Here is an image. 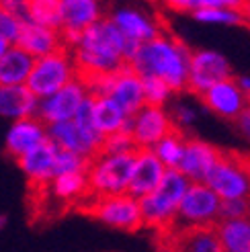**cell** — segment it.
<instances>
[{
  "label": "cell",
  "instance_id": "42",
  "mask_svg": "<svg viewBox=\"0 0 250 252\" xmlns=\"http://www.w3.org/2000/svg\"><path fill=\"white\" fill-rule=\"evenodd\" d=\"M248 203H250V201H248Z\"/></svg>",
  "mask_w": 250,
  "mask_h": 252
},
{
  "label": "cell",
  "instance_id": "16",
  "mask_svg": "<svg viewBox=\"0 0 250 252\" xmlns=\"http://www.w3.org/2000/svg\"><path fill=\"white\" fill-rule=\"evenodd\" d=\"M201 103L211 113H216L218 117L238 119L244 113V109L248 107L250 98L240 91L238 82L234 78H230V80H223V82L216 84L214 88H209L205 94H201Z\"/></svg>",
  "mask_w": 250,
  "mask_h": 252
},
{
  "label": "cell",
  "instance_id": "4",
  "mask_svg": "<svg viewBox=\"0 0 250 252\" xmlns=\"http://www.w3.org/2000/svg\"><path fill=\"white\" fill-rule=\"evenodd\" d=\"M49 140H52L60 150L74 152L86 160H94L103 152L105 135L98 133L93 121V96L86 98V103L78 111L74 121H66L60 125L47 127Z\"/></svg>",
  "mask_w": 250,
  "mask_h": 252
},
{
  "label": "cell",
  "instance_id": "17",
  "mask_svg": "<svg viewBox=\"0 0 250 252\" xmlns=\"http://www.w3.org/2000/svg\"><path fill=\"white\" fill-rule=\"evenodd\" d=\"M164 174H166V166L158 160L154 150H137L127 193L142 201L144 197L156 191L162 179H164Z\"/></svg>",
  "mask_w": 250,
  "mask_h": 252
},
{
  "label": "cell",
  "instance_id": "2",
  "mask_svg": "<svg viewBox=\"0 0 250 252\" xmlns=\"http://www.w3.org/2000/svg\"><path fill=\"white\" fill-rule=\"evenodd\" d=\"M191 56L193 52L181 39L168 33H160L156 39L140 47L129 66L142 78H160L174 93H179L189 86Z\"/></svg>",
  "mask_w": 250,
  "mask_h": 252
},
{
  "label": "cell",
  "instance_id": "5",
  "mask_svg": "<svg viewBox=\"0 0 250 252\" xmlns=\"http://www.w3.org/2000/svg\"><path fill=\"white\" fill-rule=\"evenodd\" d=\"M135 154H98L89 164V187L93 199L127 195Z\"/></svg>",
  "mask_w": 250,
  "mask_h": 252
},
{
  "label": "cell",
  "instance_id": "37",
  "mask_svg": "<svg viewBox=\"0 0 250 252\" xmlns=\"http://www.w3.org/2000/svg\"><path fill=\"white\" fill-rule=\"evenodd\" d=\"M236 123H238V129H240V133L246 137V140L250 142V103H248V107L244 109V113L242 115L236 119Z\"/></svg>",
  "mask_w": 250,
  "mask_h": 252
},
{
  "label": "cell",
  "instance_id": "40",
  "mask_svg": "<svg viewBox=\"0 0 250 252\" xmlns=\"http://www.w3.org/2000/svg\"><path fill=\"white\" fill-rule=\"evenodd\" d=\"M8 49H10V43H6L2 37H0V58H2V56L8 52Z\"/></svg>",
  "mask_w": 250,
  "mask_h": 252
},
{
  "label": "cell",
  "instance_id": "28",
  "mask_svg": "<svg viewBox=\"0 0 250 252\" xmlns=\"http://www.w3.org/2000/svg\"><path fill=\"white\" fill-rule=\"evenodd\" d=\"M185 148H187V137L179 129H174L154 148V154L166 166V170H179L185 156Z\"/></svg>",
  "mask_w": 250,
  "mask_h": 252
},
{
  "label": "cell",
  "instance_id": "41",
  "mask_svg": "<svg viewBox=\"0 0 250 252\" xmlns=\"http://www.w3.org/2000/svg\"><path fill=\"white\" fill-rule=\"evenodd\" d=\"M4 225H6V218H4V216H0V230H2Z\"/></svg>",
  "mask_w": 250,
  "mask_h": 252
},
{
  "label": "cell",
  "instance_id": "23",
  "mask_svg": "<svg viewBox=\"0 0 250 252\" xmlns=\"http://www.w3.org/2000/svg\"><path fill=\"white\" fill-rule=\"evenodd\" d=\"M62 12V31L84 33L105 15L96 0H60Z\"/></svg>",
  "mask_w": 250,
  "mask_h": 252
},
{
  "label": "cell",
  "instance_id": "35",
  "mask_svg": "<svg viewBox=\"0 0 250 252\" xmlns=\"http://www.w3.org/2000/svg\"><path fill=\"white\" fill-rule=\"evenodd\" d=\"M244 218H250V203L246 199L221 201L219 221H234V220H244Z\"/></svg>",
  "mask_w": 250,
  "mask_h": 252
},
{
  "label": "cell",
  "instance_id": "36",
  "mask_svg": "<svg viewBox=\"0 0 250 252\" xmlns=\"http://www.w3.org/2000/svg\"><path fill=\"white\" fill-rule=\"evenodd\" d=\"M170 117H172L174 127L181 131V127H189V125L195 123V119H197V111H195L191 105H183V103H179L177 107L172 109Z\"/></svg>",
  "mask_w": 250,
  "mask_h": 252
},
{
  "label": "cell",
  "instance_id": "8",
  "mask_svg": "<svg viewBox=\"0 0 250 252\" xmlns=\"http://www.w3.org/2000/svg\"><path fill=\"white\" fill-rule=\"evenodd\" d=\"M205 185L221 201H232V199L250 201V160L221 152V158L207 176Z\"/></svg>",
  "mask_w": 250,
  "mask_h": 252
},
{
  "label": "cell",
  "instance_id": "38",
  "mask_svg": "<svg viewBox=\"0 0 250 252\" xmlns=\"http://www.w3.org/2000/svg\"><path fill=\"white\" fill-rule=\"evenodd\" d=\"M236 82H238V86H240V91L250 98V76H248V74H244V76H240L238 80H236Z\"/></svg>",
  "mask_w": 250,
  "mask_h": 252
},
{
  "label": "cell",
  "instance_id": "24",
  "mask_svg": "<svg viewBox=\"0 0 250 252\" xmlns=\"http://www.w3.org/2000/svg\"><path fill=\"white\" fill-rule=\"evenodd\" d=\"M35 66V58L19 45H10L0 58V86H27Z\"/></svg>",
  "mask_w": 250,
  "mask_h": 252
},
{
  "label": "cell",
  "instance_id": "9",
  "mask_svg": "<svg viewBox=\"0 0 250 252\" xmlns=\"http://www.w3.org/2000/svg\"><path fill=\"white\" fill-rule=\"evenodd\" d=\"M221 199L205 183H191L174 228H216L219 223Z\"/></svg>",
  "mask_w": 250,
  "mask_h": 252
},
{
  "label": "cell",
  "instance_id": "14",
  "mask_svg": "<svg viewBox=\"0 0 250 252\" xmlns=\"http://www.w3.org/2000/svg\"><path fill=\"white\" fill-rule=\"evenodd\" d=\"M49 140L47 125L39 117L31 119H21L8 125V129L4 133V150L6 154H10L15 160L27 156L33 152L35 148H39Z\"/></svg>",
  "mask_w": 250,
  "mask_h": 252
},
{
  "label": "cell",
  "instance_id": "21",
  "mask_svg": "<svg viewBox=\"0 0 250 252\" xmlns=\"http://www.w3.org/2000/svg\"><path fill=\"white\" fill-rule=\"evenodd\" d=\"M39 98L27 86H0V117L10 123L37 117Z\"/></svg>",
  "mask_w": 250,
  "mask_h": 252
},
{
  "label": "cell",
  "instance_id": "34",
  "mask_svg": "<svg viewBox=\"0 0 250 252\" xmlns=\"http://www.w3.org/2000/svg\"><path fill=\"white\" fill-rule=\"evenodd\" d=\"M91 160H86L74 152L60 150L58 152V164H56V176L60 174H74V172H86L89 170Z\"/></svg>",
  "mask_w": 250,
  "mask_h": 252
},
{
  "label": "cell",
  "instance_id": "12",
  "mask_svg": "<svg viewBox=\"0 0 250 252\" xmlns=\"http://www.w3.org/2000/svg\"><path fill=\"white\" fill-rule=\"evenodd\" d=\"M174 129L170 113L164 107H150L146 105L140 113L129 117L125 131H129L137 150H154L166 135Z\"/></svg>",
  "mask_w": 250,
  "mask_h": 252
},
{
  "label": "cell",
  "instance_id": "19",
  "mask_svg": "<svg viewBox=\"0 0 250 252\" xmlns=\"http://www.w3.org/2000/svg\"><path fill=\"white\" fill-rule=\"evenodd\" d=\"M58 152H60V148L52 140H47L45 144L35 148L27 156L19 158L17 164L33 187H49V183L56 179Z\"/></svg>",
  "mask_w": 250,
  "mask_h": 252
},
{
  "label": "cell",
  "instance_id": "3",
  "mask_svg": "<svg viewBox=\"0 0 250 252\" xmlns=\"http://www.w3.org/2000/svg\"><path fill=\"white\" fill-rule=\"evenodd\" d=\"M189 187L191 181L181 170H166L164 179H162L156 191L140 201L144 225L154 228L158 232L172 230Z\"/></svg>",
  "mask_w": 250,
  "mask_h": 252
},
{
  "label": "cell",
  "instance_id": "30",
  "mask_svg": "<svg viewBox=\"0 0 250 252\" xmlns=\"http://www.w3.org/2000/svg\"><path fill=\"white\" fill-rule=\"evenodd\" d=\"M191 15L197 23L203 25H226V27H232V25L244 23L242 8H232V6H205L193 10Z\"/></svg>",
  "mask_w": 250,
  "mask_h": 252
},
{
  "label": "cell",
  "instance_id": "25",
  "mask_svg": "<svg viewBox=\"0 0 250 252\" xmlns=\"http://www.w3.org/2000/svg\"><path fill=\"white\" fill-rule=\"evenodd\" d=\"M91 96H93V121L98 133L109 137L113 133L125 131V125H127L129 117L125 115V111L115 100L109 96H94V94Z\"/></svg>",
  "mask_w": 250,
  "mask_h": 252
},
{
  "label": "cell",
  "instance_id": "26",
  "mask_svg": "<svg viewBox=\"0 0 250 252\" xmlns=\"http://www.w3.org/2000/svg\"><path fill=\"white\" fill-rule=\"evenodd\" d=\"M47 191L52 193L58 201L72 203V201H82L91 197L89 187V174L86 172H74V174H60L49 183Z\"/></svg>",
  "mask_w": 250,
  "mask_h": 252
},
{
  "label": "cell",
  "instance_id": "27",
  "mask_svg": "<svg viewBox=\"0 0 250 252\" xmlns=\"http://www.w3.org/2000/svg\"><path fill=\"white\" fill-rule=\"evenodd\" d=\"M216 230L223 252H250V218L219 221Z\"/></svg>",
  "mask_w": 250,
  "mask_h": 252
},
{
  "label": "cell",
  "instance_id": "20",
  "mask_svg": "<svg viewBox=\"0 0 250 252\" xmlns=\"http://www.w3.org/2000/svg\"><path fill=\"white\" fill-rule=\"evenodd\" d=\"M166 252H223L216 228H172Z\"/></svg>",
  "mask_w": 250,
  "mask_h": 252
},
{
  "label": "cell",
  "instance_id": "33",
  "mask_svg": "<svg viewBox=\"0 0 250 252\" xmlns=\"http://www.w3.org/2000/svg\"><path fill=\"white\" fill-rule=\"evenodd\" d=\"M137 146L133 142V137L129 131H119L105 137L103 144V152L101 154H135Z\"/></svg>",
  "mask_w": 250,
  "mask_h": 252
},
{
  "label": "cell",
  "instance_id": "39",
  "mask_svg": "<svg viewBox=\"0 0 250 252\" xmlns=\"http://www.w3.org/2000/svg\"><path fill=\"white\" fill-rule=\"evenodd\" d=\"M242 15H244V21L250 23V2H244L242 4Z\"/></svg>",
  "mask_w": 250,
  "mask_h": 252
},
{
  "label": "cell",
  "instance_id": "32",
  "mask_svg": "<svg viewBox=\"0 0 250 252\" xmlns=\"http://www.w3.org/2000/svg\"><path fill=\"white\" fill-rule=\"evenodd\" d=\"M21 29H23V21L12 15V12L0 2V37H2L6 43L17 45L19 37H21Z\"/></svg>",
  "mask_w": 250,
  "mask_h": 252
},
{
  "label": "cell",
  "instance_id": "11",
  "mask_svg": "<svg viewBox=\"0 0 250 252\" xmlns=\"http://www.w3.org/2000/svg\"><path fill=\"white\" fill-rule=\"evenodd\" d=\"M89 96H91L89 84L82 78H78V80L70 82L68 86H64L62 91H58L56 94L39 100V113H37V117H39L47 127L66 123V121H74Z\"/></svg>",
  "mask_w": 250,
  "mask_h": 252
},
{
  "label": "cell",
  "instance_id": "1",
  "mask_svg": "<svg viewBox=\"0 0 250 252\" xmlns=\"http://www.w3.org/2000/svg\"><path fill=\"white\" fill-rule=\"evenodd\" d=\"M72 54L82 80L115 74L127 66V39L115 27L111 17H103L82 33L80 43L72 49Z\"/></svg>",
  "mask_w": 250,
  "mask_h": 252
},
{
  "label": "cell",
  "instance_id": "6",
  "mask_svg": "<svg viewBox=\"0 0 250 252\" xmlns=\"http://www.w3.org/2000/svg\"><path fill=\"white\" fill-rule=\"evenodd\" d=\"M84 82L89 84L91 94L113 98L127 117H133L135 113H140L146 107L144 78L131 66H125L115 74L86 78Z\"/></svg>",
  "mask_w": 250,
  "mask_h": 252
},
{
  "label": "cell",
  "instance_id": "29",
  "mask_svg": "<svg viewBox=\"0 0 250 252\" xmlns=\"http://www.w3.org/2000/svg\"><path fill=\"white\" fill-rule=\"evenodd\" d=\"M27 21L41 25V27H47V29L62 31L60 0H29Z\"/></svg>",
  "mask_w": 250,
  "mask_h": 252
},
{
  "label": "cell",
  "instance_id": "31",
  "mask_svg": "<svg viewBox=\"0 0 250 252\" xmlns=\"http://www.w3.org/2000/svg\"><path fill=\"white\" fill-rule=\"evenodd\" d=\"M144 94H146V105L164 107L174 94V91L160 78H144Z\"/></svg>",
  "mask_w": 250,
  "mask_h": 252
},
{
  "label": "cell",
  "instance_id": "15",
  "mask_svg": "<svg viewBox=\"0 0 250 252\" xmlns=\"http://www.w3.org/2000/svg\"><path fill=\"white\" fill-rule=\"evenodd\" d=\"M109 17L115 23V27L121 31V35L127 39V43H133V45H144L148 41L156 39L160 33H164L160 29L158 21L140 8L121 6V8H115Z\"/></svg>",
  "mask_w": 250,
  "mask_h": 252
},
{
  "label": "cell",
  "instance_id": "22",
  "mask_svg": "<svg viewBox=\"0 0 250 252\" xmlns=\"http://www.w3.org/2000/svg\"><path fill=\"white\" fill-rule=\"evenodd\" d=\"M17 45L21 49H25L29 56H33L35 60H39V58L60 52V49L64 47V41H62L60 31L41 27V25H35L31 21H25Z\"/></svg>",
  "mask_w": 250,
  "mask_h": 252
},
{
  "label": "cell",
  "instance_id": "18",
  "mask_svg": "<svg viewBox=\"0 0 250 252\" xmlns=\"http://www.w3.org/2000/svg\"><path fill=\"white\" fill-rule=\"evenodd\" d=\"M219 158H221V150L211 146L209 142L193 137V140H187L185 156H183L179 170L191 183H205L211 170H214L216 164L219 162Z\"/></svg>",
  "mask_w": 250,
  "mask_h": 252
},
{
  "label": "cell",
  "instance_id": "7",
  "mask_svg": "<svg viewBox=\"0 0 250 252\" xmlns=\"http://www.w3.org/2000/svg\"><path fill=\"white\" fill-rule=\"evenodd\" d=\"M78 78H80V72H78L76 62H74V54L70 49L62 47L60 52L52 56L35 60L27 88L39 100H43Z\"/></svg>",
  "mask_w": 250,
  "mask_h": 252
},
{
  "label": "cell",
  "instance_id": "10",
  "mask_svg": "<svg viewBox=\"0 0 250 252\" xmlns=\"http://www.w3.org/2000/svg\"><path fill=\"white\" fill-rule=\"evenodd\" d=\"M94 220L109 225V228L123 230V232H135L144 228V216L140 199L127 195L117 197H103L93 199L91 207L86 209Z\"/></svg>",
  "mask_w": 250,
  "mask_h": 252
},
{
  "label": "cell",
  "instance_id": "13",
  "mask_svg": "<svg viewBox=\"0 0 250 252\" xmlns=\"http://www.w3.org/2000/svg\"><path fill=\"white\" fill-rule=\"evenodd\" d=\"M232 78V66L216 49H197L191 56L189 68V91L195 94H205L216 84Z\"/></svg>",
  "mask_w": 250,
  "mask_h": 252
}]
</instances>
